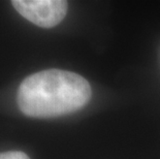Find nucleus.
Listing matches in <instances>:
<instances>
[{
    "label": "nucleus",
    "instance_id": "nucleus-2",
    "mask_svg": "<svg viewBox=\"0 0 160 159\" xmlns=\"http://www.w3.org/2000/svg\"><path fill=\"white\" fill-rule=\"evenodd\" d=\"M12 4L22 17L42 28L58 25L68 8L64 0H13Z\"/></svg>",
    "mask_w": 160,
    "mask_h": 159
},
{
    "label": "nucleus",
    "instance_id": "nucleus-3",
    "mask_svg": "<svg viewBox=\"0 0 160 159\" xmlns=\"http://www.w3.org/2000/svg\"><path fill=\"white\" fill-rule=\"evenodd\" d=\"M0 159H30L28 155L20 151H11L0 153Z\"/></svg>",
    "mask_w": 160,
    "mask_h": 159
},
{
    "label": "nucleus",
    "instance_id": "nucleus-1",
    "mask_svg": "<svg viewBox=\"0 0 160 159\" xmlns=\"http://www.w3.org/2000/svg\"><path fill=\"white\" fill-rule=\"evenodd\" d=\"M92 95L89 82L80 74L47 69L27 77L18 90V104L26 116L54 118L84 107Z\"/></svg>",
    "mask_w": 160,
    "mask_h": 159
}]
</instances>
